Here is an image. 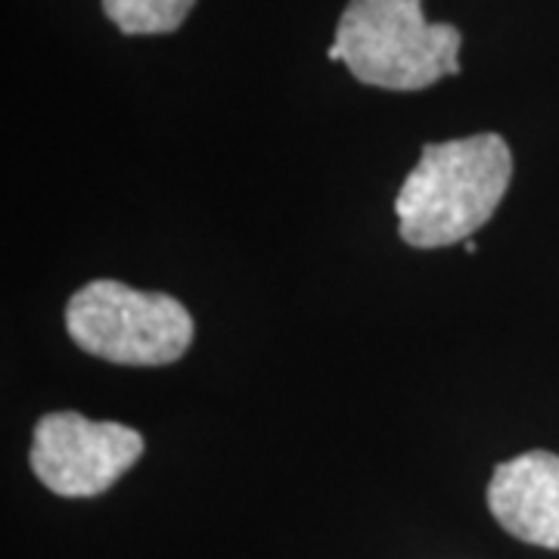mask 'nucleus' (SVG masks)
Returning a JSON list of instances; mask_svg holds the SVG:
<instances>
[{"label":"nucleus","mask_w":559,"mask_h":559,"mask_svg":"<svg viewBox=\"0 0 559 559\" xmlns=\"http://www.w3.org/2000/svg\"><path fill=\"white\" fill-rule=\"evenodd\" d=\"M513 180V153L500 134L426 143L395 200L401 240L414 249L466 242L485 227Z\"/></svg>","instance_id":"f257e3e1"},{"label":"nucleus","mask_w":559,"mask_h":559,"mask_svg":"<svg viewBox=\"0 0 559 559\" xmlns=\"http://www.w3.org/2000/svg\"><path fill=\"white\" fill-rule=\"evenodd\" d=\"M460 35L451 22H426L423 0H348L330 60L382 91H423L460 75Z\"/></svg>","instance_id":"f03ea898"},{"label":"nucleus","mask_w":559,"mask_h":559,"mask_svg":"<svg viewBox=\"0 0 559 559\" xmlns=\"http://www.w3.org/2000/svg\"><path fill=\"white\" fill-rule=\"evenodd\" d=\"M66 330L81 352L121 367H162L193 342V318L175 296L94 280L66 305Z\"/></svg>","instance_id":"7ed1b4c3"},{"label":"nucleus","mask_w":559,"mask_h":559,"mask_svg":"<svg viewBox=\"0 0 559 559\" xmlns=\"http://www.w3.org/2000/svg\"><path fill=\"white\" fill-rule=\"evenodd\" d=\"M143 454V436L121 423H97L57 411L35 426L32 469L60 498H97L134 466Z\"/></svg>","instance_id":"20e7f679"},{"label":"nucleus","mask_w":559,"mask_h":559,"mask_svg":"<svg viewBox=\"0 0 559 559\" xmlns=\"http://www.w3.org/2000/svg\"><path fill=\"white\" fill-rule=\"evenodd\" d=\"M488 510L513 538L559 550V457L525 451L500 463L488 485Z\"/></svg>","instance_id":"39448f33"},{"label":"nucleus","mask_w":559,"mask_h":559,"mask_svg":"<svg viewBox=\"0 0 559 559\" xmlns=\"http://www.w3.org/2000/svg\"><path fill=\"white\" fill-rule=\"evenodd\" d=\"M197 0H103V13L124 35H168Z\"/></svg>","instance_id":"423d86ee"},{"label":"nucleus","mask_w":559,"mask_h":559,"mask_svg":"<svg viewBox=\"0 0 559 559\" xmlns=\"http://www.w3.org/2000/svg\"><path fill=\"white\" fill-rule=\"evenodd\" d=\"M463 249H466V255H476V252H479V246H476V242H473V240L463 242Z\"/></svg>","instance_id":"0eeeda50"}]
</instances>
